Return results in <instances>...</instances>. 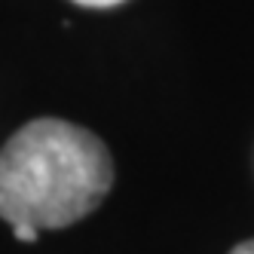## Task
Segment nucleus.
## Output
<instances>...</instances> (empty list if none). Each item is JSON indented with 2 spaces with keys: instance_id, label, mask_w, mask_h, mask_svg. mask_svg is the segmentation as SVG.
Listing matches in <instances>:
<instances>
[{
  "instance_id": "nucleus-1",
  "label": "nucleus",
  "mask_w": 254,
  "mask_h": 254,
  "mask_svg": "<svg viewBox=\"0 0 254 254\" xmlns=\"http://www.w3.org/2000/svg\"><path fill=\"white\" fill-rule=\"evenodd\" d=\"M114 184V159L98 135L64 120H34L0 150V217L59 230L92 214Z\"/></svg>"
},
{
  "instance_id": "nucleus-2",
  "label": "nucleus",
  "mask_w": 254,
  "mask_h": 254,
  "mask_svg": "<svg viewBox=\"0 0 254 254\" xmlns=\"http://www.w3.org/2000/svg\"><path fill=\"white\" fill-rule=\"evenodd\" d=\"M77 6H86V9H111V6H120L126 0H70Z\"/></svg>"
},
{
  "instance_id": "nucleus-3",
  "label": "nucleus",
  "mask_w": 254,
  "mask_h": 254,
  "mask_svg": "<svg viewBox=\"0 0 254 254\" xmlns=\"http://www.w3.org/2000/svg\"><path fill=\"white\" fill-rule=\"evenodd\" d=\"M15 239H19V242H37V230H31V227H15Z\"/></svg>"
},
{
  "instance_id": "nucleus-4",
  "label": "nucleus",
  "mask_w": 254,
  "mask_h": 254,
  "mask_svg": "<svg viewBox=\"0 0 254 254\" xmlns=\"http://www.w3.org/2000/svg\"><path fill=\"white\" fill-rule=\"evenodd\" d=\"M230 254H254V239H248V242H242V245H236Z\"/></svg>"
}]
</instances>
